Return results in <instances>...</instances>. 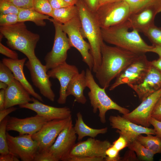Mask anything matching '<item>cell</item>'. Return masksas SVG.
Instances as JSON below:
<instances>
[{
    "mask_svg": "<svg viewBox=\"0 0 161 161\" xmlns=\"http://www.w3.org/2000/svg\"><path fill=\"white\" fill-rule=\"evenodd\" d=\"M121 0H99V6L107 3L119 1Z\"/></svg>",
    "mask_w": 161,
    "mask_h": 161,
    "instance_id": "obj_53",
    "label": "cell"
},
{
    "mask_svg": "<svg viewBox=\"0 0 161 161\" xmlns=\"http://www.w3.org/2000/svg\"><path fill=\"white\" fill-rule=\"evenodd\" d=\"M148 38L152 45L161 46V28L154 24L143 32Z\"/></svg>",
    "mask_w": 161,
    "mask_h": 161,
    "instance_id": "obj_32",
    "label": "cell"
},
{
    "mask_svg": "<svg viewBox=\"0 0 161 161\" xmlns=\"http://www.w3.org/2000/svg\"><path fill=\"white\" fill-rule=\"evenodd\" d=\"M87 87L89 89L88 95L93 112L95 113L98 110V116L101 122H106V114L108 110H115L123 115L129 113L128 109L122 107L114 102L106 94V89L100 87L95 82L92 70L89 68L86 71Z\"/></svg>",
    "mask_w": 161,
    "mask_h": 161,
    "instance_id": "obj_5",
    "label": "cell"
},
{
    "mask_svg": "<svg viewBox=\"0 0 161 161\" xmlns=\"http://www.w3.org/2000/svg\"><path fill=\"white\" fill-rule=\"evenodd\" d=\"M119 135L118 138L113 143L112 146L120 151L128 147L129 143L125 137L121 134Z\"/></svg>",
    "mask_w": 161,
    "mask_h": 161,
    "instance_id": "obj_39",
    "label": "cell"
},
{
    "mask_svg": "<svg viewBox=\"0 0 161 161\" xmlns=\"http://www.w3.org/2000/svg\"><path fill=\"white\" fill-rule=\"evenodd\" d=\"M26 60V58L16 59L3 58L2 62L10 69L15 79L21 83L30 95L40 101L43 102L41 97L35 91L24 74V66Z\"/></svg>",
    "mask_w": 161,
    "mask_h": 161,
    "instance_id": "obj_23",
    "label": "cell"
},
{
    "mask_svg": "<svg viewBox=\"0 0 161 161\" xmlns=\"http://www.w3.org/2000/svg\"><path fill=\"white\" fill-rule=\"evenodd\" d=\"M49 21L53 23L55 33L52 48L44 58L47 71L66 62L67 51L71 47L66 34L62 30L61 24L53 18H50Z\"/></svg>",
    "mask_w": 161,
    "mask_h": 161,
    "instance_id": "obj_8",
    "label": "cell"
},
{
    "mask_svg": "<svg viewBox=\"0 0 161 161\" xmlns=\"http://www.w3.org/2000/svg\"><path fill=\"white\" fill-rule=\"evenodd\" d=\"M161 96V88L147 97L135 109L122 116L138 125L149 127L154 107Z\"/></svg>",
    "mask_w": 161,
    "mask_h": 161,
    "instance_id": "obj_14",
    "label": "cell"
},
{
    "mask_svg": "<svg viewBox=\"0 0 161 161\" xmlns=\"http://www.w3.org/2000/svg\"><path fill=\"white\" fill-rule=\"evenodd\" d=\"M5 101V90L1 89L0 91V110L4 109Z\"/></svg>",
    "mask_w": 161,
    "mask_h": 161,
    "instance_id": "obj_50",
    "label": "cell"
},
{
    "mask_svg": "<svg viewBox=\"0 0 161 161\" xmlns=\"http://www.w3.org/2000/svg\"><path fill=\"white\" fill-rule=\"evenodd\" d=\"M34 161H58V160L48 150L38 151Z\"/></svg>",
    "mask_w": 161,
    "mask_h": 161,
    "instance_id": "obj_37",
    "label": "cell"
},
{
    "mask_svg": "<svg viewBox=\"0 0 161 161\" xmlns=\"http://www.w3.org/2000/svg\"><path fill=\"white\" fill-rule=\"evenodd\" d=\"M0 53L9 58L12 59H18V54L16 52L6 47L1 42H0Z\"/></svg>",
    "mask_w": 161,
    "mask_h": 161,
    "instance_id": "obj_41",
    "label": "cell"
},
{
    "mask_svg": "<svg viewBox=\"0 0 161 161\" xmlns=\"http://www.w3.org/2000/svg\"><path fill=\"white\" fill-rule=\"evenodd\" d=\"M15 79L11 70L2 62H0V81L4 82L8 85Z\"/></svg>",
    "mask_w": 161,
    "mask_h": 161,
    "instance_id": "obj_34",
    "label": "cell"
},
{
    "mask_svg": "<svg viewBox=\"0 0 161 161\" xmlns=\"http://www.w3.org/2000/svg\"><path fill=\"white\" fill-rule=\"evenodd\" d=\"M29 70L32 82L44 96L50 101L55 100V95L52 89V84L45 65L37 57L28 60L25 64Z\"/></svg>",
    "mask_w": 161,
    "mask_h": 161,
    "instance_id": "obj_10",
    "label": "cell"
},
{
    "mask_svg": "<svg viewBox=\"0 0 161 161\" xmlns=\"http://www.w3.org/2000/svg\"><path fill=\"white\" fill-rule=\"evenodd\" d=\"M151 117L161 121V96L154 107L151 114Z\"/></svg>",
    "mask_w": 161,
    "mask_h": 161,
    "instance_id": "obj_43",
    "label": "cell"
},
{
    "mask_svg": "<svg viewBox=\"0 0 161 161\" xmlns=\"http://www.w3.org/2000/svg\"><path fill=\"white\" fill-rule=\"evenodd\" d=\"M128 4L131 14L150 6L161 7V0H124Z\"/></svg>",
    "mask_w": 161,
    "mask_h": 161,
    "instance_id": "obj_30",
    "label": "cell"
},
{
    "mask_svg": "<svg viewBox=\"0 0 161 161\" xmlns=\"http://www.w3.org/2000/svg\"><path fill=\"white\" fill-rule=\"evenodd\" d=\"M76 5L81 23V32L84 38L87 39L91 46V52L94 60L92 70L95 73L101 63V46L104 41L101 28L95 13L89 9L83 0H79Z\"/></svg>",
    "mask_w": 161,
    "mask_h": 161,
    "instance_id": "obj_3",
    "label": "cell"
},
{
    "mask_svg": "<svg viewBox=\"0 0 161 161\" xmlns=\"http://www.w3.org/2000/svg\"><path fill=\"white\" fill-rule=\"evenodd\" d=\"M20 9L33 8V0H6Z\"/></svg>",
    "mask_w": 161,
    "mask_h": 161,
    "instance_id": "obj_40",
    "label": "cell"
},
{
    "mask_svg": "<svg viewBox=\"0 0 161 161\" xmlns=\"http://www.w3.org/2000/svg\"><path fill=\"white\" fill-rule=\"evenodd\" d=\"M95 13L101 29L123 23L128 20L131 14L129 5L124 0L101 5Z\"/></svg>",
    "mask_w": 161,
    "mask_h": 161,
    "instance_id": "obj_6",
    "label": "cell"
},
{
    "mask_svg": "<svg viewBox=\"0 0 161 161\" xmlns=\"http://www.w3.org/2000/svg\"><path fill=\"white\" fill-rule=\"evenodd\" d=\"M70 5H76L79 0H64Z\"/></svg>",
    "mask_w": 161,
    "mask_h": 161,
    "instance_id": "obj_54",
    "label": "cell"
},
{
    "mask_svg": "<svg viewBox=\"0 0 161 161\" xmlns=\"http://www.w3.org/2000/svg\"><path fill=\"white\" fill-rule=\"evenodd\" d=\"M18 22V14H0V26L13 24Z\"/></svg>",
    "mask_w": 161,
    "mask_h": 161,
    "instance_id": "obj_36",
    "label": "cell"
},
{
    "mask_svg": "<svg viewBox=\"0 0 161 161\" xmlns=\"http://www.w3.org/2000/svg\"><path fill=\"white\" fill-rule=\"evenodd\" d=\"M106 155L105 161H119L121 160L119 151L114 147L112 145L106 150Z\"/></svg>",
    "mask_w": 161,
    "mask_h": 161,
    "instance_id": "obj_38",
    "label": "cell"
},
{
    "mask_svg": "<svg viewBox=\"0 0 161 161\" xmlns=\"http://www.w3.org/2000/svg\"><path fill=\"white\" fill-rule=\"evenodd\" d=\"M101 65L95 73V77L102 87L105 89L128 66L142 54L115 46H110L104 42L101 46Z\"/></svg>",
    "mask_w": 161,
    "mask_h": 161,
    "instance_id": "obj_1",
    "label": "cell"
},
{
    "mask_svg": "<svg viewBox=\"0 0 161 161\" xmlns=\"http://www.w3.org/2000/svg\"><path fill=\"white\" fill-rule=\"evenodd\" d=\"M161 12V7L152 6L144 8L131 14L128 21L131 29L143 32L154 25L156 15Z\"/></svg>",
    "mask_w": 161,
    "mask_h": 161,
    "instance_id": "obj_21",
    "label": "cell"
},
{
    "mask_svg": "<svg viewBox=\"0 0 161 161\" xmlns=\"http://www.w3.org/2000/svg\"><path fill=\"white\" fill-rule=\"evenodd\" d=\"M53 10L58 9L70 6L64 0H48Z\"/></svg>",
    "mask_w": 161,
    "mask_h": 161,
    "instance_id": "obj_44",
    "label": "cell"
},
{
    "mask_svg": "<svg viewBox=\"0 0 161 161\" xmlns=\"http://www.w3.org/2000/svg\"><path fill=\"white\" fill-rule=\"evenodd\" d=\"M129 86L136 92L142 101L161 88V71L151 65L140 83Z\"/></svg>",
    "mask_w": 161,
    "mask_h": 161,
    "instance_id": "obj_19",
    "label": "cell"
},
{
    "mask_svg": "<svg viewBox=\"0 0 161 161\" xmlns=\"http://www.w3.org/2000/svg\"><path fill=\"white\" fill-rule=\"evenodd\" d=\"M31 135L24 134L13 137L7 132L9 152L23 161H34L38 150V143L33 140Z\"/></svg>",
    "mask_w": 161,
    "mask_h": 161,
    "instance_id": "obj_11",
    "label": "cell"
},
{
    "mask_svg": "<svg viewBox=\"0 0 161 161\" xmlns=\"http://www.w3.org/2000/svg\"><path fill=\"white\" fill-rule=\"evenodd\" d=\"M17 108L14 106L0 110V122H1L7 115L10 113L16 110Z\"/></svg>",
    "mask_w": 161,
    "mask_h": 161,
    "instance_id": "obj_48",
    "label": "cell"
},
{
    "mask_svg": "<svg viewBox=\"0 0 161 161\" xmlns=\"http://www.w3.org/2000/svg\"><path fill=\"white\" fill-rule=\"evenodd\" d=\"M151 66V61L148 60L145 54H141L116 78L114 82L109 86V90H113L123 84H126L129 86L140 83Z\"/></svg>",
    "mask_w": 161,
    "mask_h": 161,
    "instance_id": "obj_9",
    "label": "cell"
},
{
    "mask_svg": "<svg viewBox=\"0 0 161 161\" xmlns=\"http://www.w3.org/2000/svg\"><path fill=\"white\" fill-rule=\"evenodd\" d=\"M87 87L86 71L82 70L75 76L69 83L67 88L66 94L67 97L73 96L75 101L83 104L87 101L83 94V91Z\"/></svg>",
    "mask_w": 161,
    "mask_h": 161,
    "instance_id": "obj_24",
    "label": "cell"
},
{
    "mask_svg": "<svg viewBox=\"0 0 161 161\" xmlns=\"http://www.w3.org/2000/svg\"><path fill=\"white\" fill-rule=\"evenodd\" d=\"M89 9L95 13L99 7V0H83Z\"/></svg>",
    "mask_w": 161,
    "mask_h": 161,
    "instance_id": "obj_46",
    "label": "cell"
},
{
    "mask_svg": "<svg viewBox=\"0 0 161 161\" xmlns=\"http://www.w3.org/2000/svg\"><path fill=\"white\" fill-rule=\"evenodd\" d=\"M131 29L127 21L105 29H101L103 41L123 49L140 54L149 52L153 45L147 44L137 30Z\"/></svg>",
    "mask_w": 161,
    "mask_h": 161,
    "instance_id": "obj_2",
    "label": "cell"
},
{
    "mask_svg": "<svg viewBox=\"0 0 161 161\" xmlns=\"http://www.w3.org/2000/svg\"><path fill=\"white\" fill-rule=\"evenodd\" d=\"M111 128L117 129L116 132L125 137L129 143L143 134L156 135L154 129L135 123L119 115L110 116L109 118Z\"/></svg>",
    "mask_w": 161,
    "mask_h": 161,
    "instance_id": "obj_15",
    "label": "cell"
},
{
    "mask_svg": "<svg viewBox=\"0 0 161 161\" xmlns=\"http://www.w3.org/2000/svg\"><path fill=\"white\" fill-rule=\"evenodd\" d=\"M152 65L156 67L161 71V58L159 57L157 59L151 61Z\"/></svg>",
    "mask_w": 161,
    "mask_h": 161,
    "instance_id": "obj_52",
    "label": "cell"
},
{
    "mask_svg": "<svg viewBox=\"0 0 161 161\" xmlns=\"http://www.w3.org/2000/svg\"><path fill=\"white\" fill-rule=\"evenodd\" d=\"M0 32L7 39L6 43L10 48L21 52L28 60L37 57L35 49L40 35L28 30L24 22L0 26Z\"/></svg>",
    "mask_w": 161,
    "mask_h": 161,
    "instance_id": "obj_4",
    "label": "cell"
},
{
    "mask_svg": "<svg viewBox=\"0 0 161 161\" xmlns=\"http://www.w3.org/2000/svg\"><path fill=\"white\" fill-rule=\"evenodd\" d=\"M146 135L143 136L140 134L137 137L136 139L154 154L161 153V138L156 135Z\"/></svg>",
    "mask_w": 161,
    "mask_h": 161,
    "instance_id": "obj_28",
    "label": "cell"
},
{
    "mask_svg": "<svg viewBox=\"0 0 161 161\" xmlns=\"http://www.w3.org/2000/svg\"><path fill=\"white\" fill-rule=\"evenodd\" d=\"M30 95L21 83L15 79L5 90L4 108L32 102V97Z\"/></svg>",
    "mask_w": 161,
    "mask_h": 161,
    "instance_id": "obj_22",
    "label": "cell"
},
{
    "mask_svg": "<svg viewBox=\"0 0 161 161\" xmlns=\"http://www.w3.org/2000/svg\"><path fill=\"white\" fill-rule=\"evenodd\" d=\"M20 9L6 0H0V14H18Z\"/></svg>",
    "mask_w": 161,
    "mask_h": 161,
    "instance_id": "obj_35",
    "label": "cell"
},
{
    "mask_svg": "<svg viewBox=\"0 0 161 161\" xmlns=\"http://www.w3.org/2000/svg\"><path fill=\"white\" fill-rule=\"evenodd\" d=\"M18 22L30 21L38 26L44 27L46 25L45 20H50V16L41 14L33 8L28 9H20L18 14Z\"/></svg>",
    "mask_w": 161,
    "mask_h": 161,
    "instance_id": "obj_26",
    "label": "cell"
},
{
    "mask_svg": "<svg viewBox=\"0 0 161 161\" xmlns=\"http://www.w3.org/2000/svg\"><path fill=\"white\" fill-rule=\"evenodd\" d=\"M77 134L71 119L48 150L58 161H66L76 144Z\"/></svg>",
    "mask_w": 161,
    "mask_h": 161,
    "instance_id": "obj_13",
    "label": "cell"
},
{
    "mask_svg": "<svg viewBox=\"0 0 161 161\" xmlns=\"http://www.w3.org/2000/svg\"><path fill=\"white\" fill-rule=\"evenodd\" d=\"M78 15L77 7L74 5L53 10L51 17L58 22L64 24Z\"/></svg>",
    "mask_w": 161,
    "mask_h": 161,
    "instance_id": "obj_27",
    "label": "cell"
},
{
    "mask_svg": "<svg viewBox=\"0 0 161 161\" xmlns=\"http://www.w3.org/2000/svg\"><path fill=\"white\" fill-rule=\"evenodd\" d=\"M112 145L108 140H100L90 137L86 140L76 143L69 157L85 156L105 160L106 151Z\"/></svg>",
    "mask_w": 161,
    "mask_h": 161,
    "instance_id": "obj_16",
    "label": "cell"
},
{
    "mask_svg": "<svg viewBox=\"0 0 161 161\" xmlns=\"http://www.w3.org/2000/svg\"><path fill=\"white\" fill-rule=\"evenodd\" d=\"M32 103L21 105L19 107L33 111L37 115L47 118L50 120L72 117L71 110L67 107H55L44 104L34 97H32Z\"/></svg>",
    "mask_w": 161,
    "mask_h": 161,
    "instance_id": "obj_20",
    "label": "cell"
},
{
    "mask_svg": "<svg viewBox=\"0 0 161 161\" xmlns=\"http://www.w3.org/2000/svg\"><path fill=\"white\" fill-rule=\"evenodd\" d=\"M63 31L68 36L71 47L75 48L81 55L82 61L92 71L94 60L89 43L84 39L81 32V21L79 15L68 22L61 24Z\"/></svg>",
    "mask_w": 161,
    "mask_h": 161,
    "instance_id": "obj_7",
    "label": "cell"
},
{
    "mask_svg": "<svg viewBox=\"0 0 161 161\" xmlns=\"http://www.w3.org/2000/svg\"><path fill=\"white\" fill-rule=\"evenodd\" d=\"M72 119V117L63 119L49 121L37 132L32 135L38 145V151L48 150L60 132Z\"/></svg>",
    "mask_w": 161,
    "mask_h": 161,
    "instance_id": "obj_12",
    "label": "cell"
},
{
    "mask_svg": "<svg viewBox=\"0 0 161 161\" xmlns=\"http://www.w3.org/2000/svg\"><path fill=\"white\" fill-rule=\"evenodd\" d=\"M8 85L6 83L0 81V89L5 90L8 87Z\"/></svg>",
    "mask_w": 161,
    "mask_h": 161,
    "instance_id": "obj_55",
    "label": "cell"
},
{
    "mask_svg": "<svg viewBox=\"0 0 161 161\" xmlns=\"http://www.w3.org/2000/svg\"><path fill=\"white\" fill-rule=\"evenodd\" d=\"M33 8L41 14L52 16L53 9L48 0H33Z\"/></svg>",
    "mask_w": 161,
    "mask_h": 161,
    "instance_id": "obj_33",
    "label": "cell"
},
{
    "mask_svg": "<svg viewBox=\"0 0 161 161\" xmlns=\"http://www.w3.org/2000/svg\"><path fill=\"white\" fill-rule=\"evenodd\" d=\"M18 157L13 153H9L0 155V161H19Z\"/></svg>",
    "mask_w": 161,
    "mask_h": 161,
    "instance_id": "obj_47",
    "label": "cell"
},
{
    "mask_svg": "<svg viewBox=\"0 0 161 161\" xmlns=\"http://www.w3.org/2000/svg\"><path fill=\"white\" fill-rule=\"evenodd\" d=\"M47 73L50 78L59 80L60 87L57 102L59 104H65L67 97L66 94L67 87L73 78L79 73L78 69L75 66L66 62L49 69Z\"/></svg>",
    "mask_w": 161,
    "mask_h": 161,
    "instance_id": "obj_17",
    "label": "cell"
},
{
    "mask_svg": "<svg viewBox=\"0 0 161 161\" xmlns=\"http://www.w3.org/2000/svg\"><path fill=\"white\" fill-rule=\"evenodd\" d=\"M150 123L153 126L155 131L156 135L161 138V121L151 117L149 120Z\"/></svg>",
    "mask_w": 161,
    "mask_h": 161,
    "instance_id": "obj_45",
    "label": "cell"
},
{
    "mask_svg": "<svg viewBox=\"0 0 161 161\" xmlns=\"http://www.w3.org/2000/svg\"><path fill=\"white\" fill-rule=\"evenodd\" d=\"M135 152L129 149L128 152L126 153L124 157L123 158V160H138V159L135 154Z\"/></svg>",
    "mask_w": 161,
    "mask_h": 161,
    "instance_id": "obj_49",
    "label": "cell"
},
{
    "mask_svg": "<svg viewBox=\"0 0 161 161\" xmlns=\"http://www.w3.org/2000/svg\"><path fill=\"white\" fill-rule=\"evenodd\" d=\"M76 115L77 118L74 127L78 136V140L79 141H81L85 137L88 136L95 138L98 135L105 134L107 132V127L96 129L91 128L87 126L84 123L80 112H78Z\"/></svg>",
    "mask_w": 161,
    "mask_h": 161,
    "instance_id": "obj_25",
    "label": "cell"
},
{
    "mask_svg": "<svg viewBox=\"0 0 161 161\" xmlns=\"http://www.w3.org/2000/svg\"><path fill=\"white\" fill-rule=\"evenodd\" d=\"M104 159L101 158L85 156H70L66 161H103Z\"/></svg>",
    "mask_w": 161,
    "mask_h": 161,
    "instance_id": "obj_42",
    "label": "cell"
},
{
    "mask_svg": "<svg viewBox=\"0 0 161 161\" xmlns=\"http://www.w3.org/2000/svg\"><path fill=\"white\" fill-rule=\"evenodd\" d=\"M49 120L47 118L37 114L24 118L8 116L7 131H17L20 135H32L38 131L45 123Z\"/></svg>",
    "mask_w": 161,
    "mask_h": 161,
    "instance_id": "obj_18",
    "label": "cell"
},
{
    "mask_svg": "<svg viewBox=\"0 0 161 161\" xmlns=\"http://www.w3.org/2000/svg\"><path fill=\"white\" fill-rule=\"evenodd\" d=\"M8 116L0 122V154L3 155L9 153L7 136V126Z\"/></svg>",
    "mask_w": 161,
    "mask_h": 161,
    "instance_id": "obj_31",
    "label": "cell"
},
{
    "mask_svg": "<svg viewBox=\"0 0 161 161\" xmlns=\"http://www.w3.org/2000/svg\"><path fill=\"white\" fill-rule=\"evenodd\" d=\"M128 147L129 149L135 153L138 159L142 161L153 160L155 154L150 150L143 145L137 139L129 143Z\"/></svg>",
    "mask_w": 161,
    "mask_h": 161,
    "instance_id": "obj_29",
    "label": "cell"
},
{
    "mask_svg": "<svg viewBox=\"0 0 161 161\" xmlns=\"http://www.w3.org/2000/svg\"><path fill=\"white\" fill-rule=\"evenodd\" d=\"M153 47L149 52H152L157 54L161 58V46L152 45Z\"/></svg>",
    "mask_w": 161,
    "mask_h": 161,
    "instance_id": "obj_51",
    "label": "cell"
}]
</instances>
